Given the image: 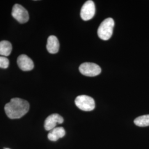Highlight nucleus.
<instances>
[{
    "instance_id": "1",
    "label": "nucleus",
    "mask_w": 149,
    "mask_h": 149,
    "mask_svg": "<svg viewBox=\"0 0 149 149\" xmlns=\"http://www.w3.org/2000/svg\"><path fill=\"white\" fill-rule=\"evenodd\" d=\"M29 103L21 98H15L7 103L5 111L7 117L10 119H19L26 114L29 109Z\"/></svg>"
},
{
    "instance_id": "2",
    "label": "nucleus",
    "mask_w": 149,
    "mask_h": 149,
    "mask_svg": "<svg viewBox=\"0 0 149 149\" xmlns=\"http://www.w3.org/2000/svg\"><path fill=\"white\" fill-rule=\"evenodd\" d=\"M114 21L112 18H108L102 22L98 28L97 34L99 38L103 40H107L112 37Z\"/></svg>"
},
{
    "instance_id": "3",
    "label": "nucleus",
    "mask_w": 149,
    "mask_h": 149,
    "mask_svg": "<svg viewBox=\"0 0 149 149\" xmlns=\"http://www.w3.org/2000/svg\"><path fill=\"white\" fill-rule=\"evenodd\" d=\"M74 103L76 106L84 111H91L95 108V102L93 98L87 95L77 96Z\"/></svg>"
},
{
    "instance_id": "4",
    "label": "nucleus",
    "mask_w": 149,
    "mask_h": 149,
    "mask_svg": "<svg viewBox=\"0 0 149 149\" xmlns=\"http://www.w3.org/2000/svg\"><path fill=\"white\" fill-rule=\"evenodd\" d=\"M80 72L88 77H94L101 72V68L99 65L92 63H85L81 64L79 67Z\"/></svg>"
},
{
    "instance_id": "5",
    "label": "nucleus",
    "mask_w": 149,
    "mask_h": 149,
    "mask_svg": "<svg viewBox=\"0 0 149 149\" xmlns=\"http://www.w3.org/2000/svg\"><path fill=\"white\" fill-rule=\"evenodd\" d=\"M12 16L19 23L23 24L28 21L29 13L26 8L19 4H15L12 8Z\"/></svg>"
},
{
    "instance_id": "6",
    "label": "nucleus",
    "mask_w": 149,
    "mask_h": 149,
    "mask_svg": "<svg viewBox=\"0 0 149 149\" xmlns=\"http://www.w3.org/2000/svg\"><path fill=\"white\" fill-rule=\"evenodd\" d=\"M95 12L96 8L94 2L88 0L86 2L81 8V17L84 21L90 20L95 16Z\"/></svg>"
},
{
    "instance_id": "7",
    "label": "nucleus",
    "mask_w": 149,
    "mask_h": 149,
    "mask_svg": "<svg viewBox=\"0 0 149 149\" xmlns=\"http://www.w3.org/2000/svg\"><path fill=\"white\" fill-rule=\"evenodd\" d=\"M63 122V118L57 113H54L47 118L44 123V128L46 130L50 131L56 128L57 124H62Z\"/></svg>"
},
{
    "instance_id": "8",
    "label": "nucleus",
    "mask_w": 149,
    "mask_h": 149,
    "mask_svg": "<svg viewBox=\"0 0 149 149\" xmlns=\"http://www.w3.org/2000/svg\"><path fill=\"white\" fill-rule=\"evenodd\" d=\"M17 64L20 69L24 71H31L33 69L34 66L32 59L24 54L18 56L17 59Z\"/></svg>"
},
{
    "instance_id": "9",
    "label": "nucleus",
    "mask_w": 149,
    "mask_h": 149,
    "mask_svg": "<svg viewBox=\"0 0 149 149\" xmlns=\"http://www.w3.org/2000/svg\"><path fill=\"white\" fill-rule=\"evenodd\" d=\"M59 40L54 36H50L48 38L47 49L48 52L50 54H56L59 52Z\"/></svg>"
},
{
    "instance_id": "10",
    "label": "nucleus",
    "mask_w": 149,
    "mask_h": 149,
    "mask_svg": "<svg viewBox=\"0 0 149 149\" xmlns=\"http://www.w3.org/2000/svg\"><path fill=\"white\" fill-rule=\"evenodd\" d=\"M65 135V130L63 127H56L49 132L48 138L52 141H56L59 139L63 138Z\"/></svg>"
},
{
    "instance_id": "11",
    "label": "nucleus",
    "mask_w": 149,
    "mask_h": 149,
    "mask_svg": "<svg viewBox=\"0 0 149 149\" xmlns=\"http://www.w3.org/2000/svg\"><path fill=\"white\" fill-rule=\"evenodd\" d=\"M12 50L11 43L7 41L3 40L0 42V55L2 56H8L10 55Z\"/></svg>"
},
{
    "instance_id": "12",
    "label": "nucleus",
    "mask_w": 149,
    "mask_h": 149,
    "mask_svg": "<svg viewBox=\"0 0 149 149\" xmlns=\"http://www.w3.org/2000/svg\"><path fill=\"white\" fill-rule=\"evenodd\" d=\"M134 124L140 127L149 126V114L144 115L137 117L134 120Z\"/></svg>"
},
{
    "instance_id": "13",
    "label": "nucleus",
    "mask_w": 149,
    "mask_h": 149,
    "mask_svg": "<svg viewBox=\"0 0 149 149\" xmlns=\"http://www.w3.org/2000/svg\"><path fill=\"white\" fill-rule=\"evenodd\" d=\"M9 60L5 56H0V68L7 69L9 66Z\"/></svg>"
},
{
    "instance_id": "14",
    "label": "nucleus",
    "mask_w": 149,
    "mask_h": 149,
    "mask_svg": "<svg viewBox=\"0 0 149 149\" xmlns=\"http://www.w3.org/2000/svg\"><path fill=\"white\" fill-rule=\"evenodd\" d=\"M9 149V148H6V149Z\"/></svg>"
}]
</instances>
